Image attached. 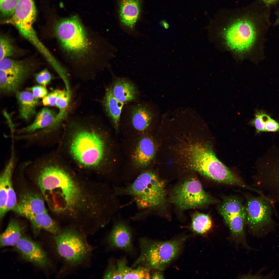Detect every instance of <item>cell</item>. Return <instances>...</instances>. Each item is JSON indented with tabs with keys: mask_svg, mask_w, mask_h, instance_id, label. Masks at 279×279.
Returning <instances> with one entry per match:
<instances>
[{
	"mask_svg": "<svg viewBox=\"0 0 279 279\" xmlns=\"http://www.w3.org/2000/svg\"><path fill=\"white\" fill-rule=\"evenodd\" d=\"M53 239L56 251L66 267L80 266L91 255V247L81 231L73 228L66 229L54 235Z\"/></svg>",
	"mask_w": 279,
	"mask_h": 279,
	"instance_id": "obj_7",
	"label": "cell"
},
{
	"mask_svg": "<svg viewBox=\"0 0 279 279\" xmlns=\"http://www.w3.org/2000/svg\"><path fill=\"white\" fill-rule=\"evenodd\" d=\"M107 241L111 247L127 252L133 250L131 230L128 223L124 220L119 219L115 222Z\"/></svg>",
	"mask_w": 279,
	"mask_h": 279,
	"instance_id": "obj_17",
	"label": "cell"
},
{
	"mask_svg": "<svg viewBox=\"0 0 279 279\" xmlns=\"http://www.w3.org/2000/svg\"><path fill=\"white\" fill-rule=\"evenodd\" d=\"M117 195L131 197L138 211L132 217L134 220L147 218L151 212L163 207L166 201L165 183L152 171L141 173L125 186H114Z\"/></svg>",
	"mask_w": 279,
	"mask_h": 279,
	"instance_id": "obj_3",
	"label": "cell"
},
{
	"mask_svg": "<svg viewBox=\"0 0 279 279\" xmlns=\"http://www.w3.org/2000/svg\"><path fill=\"white\" fill-rule=\"evenodd\" d=\"M14 246L16 251L24 259L35 266L45 269L51 265L43 248L30 238L22 236Z\"/></svg>",
	"mask_w": 279,
	"mask_h": 279,
	"instance_id": "obj_13",
	"label": "cell"
},
{
	"mask_svg": "<svg viewBox=\"0 0 279 279\" xmlns=\"http://www.w3.org/2000/svg\"><path fill=\"white\" fill-rule=\"evenodd\" d=\"M22 229L18 221L12 219L4 231L0 235L1 247L14 246L22 237Z\"/></svg>",
	"mask_w": 279,
	"mask_h": 279,
	"instance_id": "obj_27",
	"label": "cell"
},
{
	"mask_svg": "<svg viewBox=\"0 0 279 279\" xmlns=\"http://www.w3.org/2000/svg\"><path fill=\"white\" fill-rule=\"evenodd\" d=\"M34 97L36 98H43L48 94L46 88L42 86H34L30 89Z\"/></svg>",
	"mask_w": 279,
	"mask_h": 279,
	"instance_id": "obj_36",
	"label": "cell"
},
{
	"mask_svg": "<svg viewBox=\"0 0 279 279\" xmlns=\"http://www.w3.org/2000/svg\"><path fill=\"white\" fill-rule=\"evenodd\" d=\"M16 97L20 117L26 121L29 120L36 114L38 99L35 98L32 92L27 91L17 92Z\"/></svg>",
	"mask_w": 279,
	"mask_h": 279,
	"instance_id": "obj_24",
	"label": "cell"
},
{
	"mask_svg": "<svg viewBox=\"0 0 279 279\" xmlns=\"http://www.w3.org/2000/svg\"><path fill=\"white\" fill-rule=\"evenodd\" d=\"M107 147L105 140L99 134L93 130L83 129L75 135L70 150L72 156L79 163L92 167L103 161Z\"/></svg>",
	"mask_w": 279,
	"mask_h": 279,
	"instance_id": "obj_6",
	"label": "cell"
},
{
	"mask_svg": "<svg viewBox=\"0 0 279 279\" xmlns=\"http://www.w3.org/2000/svg\"><path fill=\"white\" fill-rule=\"evenodd\" d=\"M19 31L21 35L35 46L50 65L55 62L56 59L40 41L33 27Z\"/></svg>",
	"mask_w": 279,
	"mask_h": 279,
	"instance_id": "obj_28",
	"label": "cell"
},
{
	"mask_svg": "<svg viewBox=\"0 0 279 279\" xmlns=\"http://www.w3.org/2000/svg\"><path fill=\"white\" fill-rule=\"evenodd\" d=\"M184 151L190 167L205 177L219 183L250 189L216 158L211 147L199 143L191 144Z\"/></svg>",
	"mask_w": 279,
	"mask_h": 279,
	"instance_id": "obj_4",
	"label": "cell"
},
{
	"mask_svg": "<svg viewBox=\"0 0 279 279\" xmlns=\"http://www.w3.org/2000/svg\"><path fill=\"white\" fill-rule=\"evenodd\" d=\"M218 209L229 227L234 241L250 248L246 241L244 229L246 222V211L242 201L236 196L226 197L223 198Z\"/></svg>",
	"mask_w": 279,
	"mask_h": 279,
	"instance_id": "obj_12",
	"label": "cell"
},
{
	"mask_svg": "<svg viewBox=\"0 0 279 279\" xmlns=\"http://www.w3.org/2000/svg\"><path fill=\"white\" fill-rule=\"evenodd\" d=\"M37 82L44 86L48 84L52 79L51 74L47 69H44L36 74L35 76Z\"/></svg>",
	"mask_w": 279,
	"mask_h": 279,
	"instance_id": "obj_34",
	"label": "cell"
},
{
	"mask_svg": "<svg viewBox=\"0 0 279 279\" xmlns=\"http://www.w3.org/2000/svg\"><path fill=\"white\" fill-rule=\"evenodd\" d=\"M184 240L158 242L141 238L139 242L140 253L132 267L141 265L151 270H163L177 255Z\"/></svg>",
	"mask_w": 279,
	"mask_h": 279,
	"instance_id": "obj_5",
	"label": "cell"
},
{
	"mask_svg": "<svg viewBox=\"0 0 279 279\" xmlns=\"http://www.w3.org/2000/svg\"><path fill=\"white\" fill-rule=\"evenodd\" d=\"M246 223L251 233L261 237L273 231L275 227L272 218L273 209L276 211L272 202L260 195L256 197L249 195L246 196Z\"/></svg>",
	"mask_w": 279,
	"mask_h": 279,
	"instance_id": "obj_9",
	"label": "cell"
},
{
	"mask_svg": "<svg viewBox=\"0 0 279 279\" xmlns=\"http://www.w3.org/2000/svg\"><path fill=\"white\" fill-rule=\"evenodd\" d=\"M15 151H11L8 161L3 170L0 177V218L2 219L7 213L6 206L7 199V181L9 177L12 175L15 165Z\"/></svg>",
	"mask_w": 279,
	"mask_h": 279,
	"instance_id": "obj_23",
	"label": "cell"
},
{
	"mask_svg": "<svg viewBox=\"0 0 279 279\" xmlns=\"http://www.w3.org/2000/svg\"><path fill=\"white\" fill-rule=\"evenodd\" d=\"M0 11L2 15L9 18L13 14L19 0H0Z\"/></svg>",
	"mask_w": 279,
	"mask_h": 279,
	"instance_id": "obj_33",
	"label": "cell"
},
{
	"mask_svg": "<svg viewBox=\"0 0 279 279\" xmlns=\"http://www.w3.org/2000/svg\"><path fill=\"white\" fill-rule=\"evenodd\" d=\"M54 33L64 61L81 77H94L109 68L117 51L105 38L86 29L76 16L58 21Z\"/></svg>",
	"mask_w": 279,
	"mask_h": 279,
	"instance_id": "obj_1",
	"label": "cell"
},
{
	"mask_svg": "<svg viewBox=\"0 0 279 279\" xmlns=\"http://www.w3.org/2000/svg\"><path fill=\"white\" fill-rule=\"evenodd\" d=\"M276 165L270 170L264 182L267 196L275 204L279 203V164Z\"/></svg>",
	"mask_w": 279,
	"mask_h": 279,
	"instance_id": "obj_26",
	"label": "cell"
},
{
	"mask_svg": "<svg viewBox=\"0 0 279 279\" xmlns=\"http://www.w3.org/2000/svg\"><path fill=\"white\" fill-rule=\"evenodd\" d=\"M164 278L163 275L159 272H156L151 275V279H163Z\"/></svg>",
	"mask_w": 279,
	"mask_h": 279,
	"instance_id": "obj_39",
	"label": "cell"
},
{
	"mask_svg": "<svg viewBox=\"0 0 279 279\" xmlns=\"http://www.w3.org/2000/svg\"><path fill=\"white\" fill-rule=\"evenodd\" d=\"M160 116L158 106L151 102L137 100L124 104L120 123L136 132H147Z\"/></svg>",
	"mask_w": 279,
	"mask_h": 279,
	"instance_id": "obj_10",
	"label": "cell"
},
{
	"mask_svg": "<svg viewBox=\"0 0 279 279\" xmlns=\"http://www.w3.org/2000/svg\"><path fill=\"white\" fill-rule=\"evenodd\" d=\"M57 114L53 110L43 108L37 114L32 123L15 131L16 135L30 134L48 126L54 130L62 121L58 118Z\"/></svg>",
	"mask_w": 279,
	"mask_h": 279,
	"instance_id": "obj_20",
	"label": "cell"
},
{
	"mask_svg": "<svg viewBox=\"0 0 279 279\" xmlns=\"http://www.w3.org/2000/svg\"><path fill=\"white\" fill-rule=\"evenodd\" d=\"M267 5L270 6L276 4L279 0H260Z\"/></svg>",
	"mask_w": 279,
	"mask_h": 279,
	"instance_id": "obj_38",
	"label": "cell"
},
{
	"mask_svg": "<svg viewBox=\"0 0 279 279\" xmlns=\"http://www.w3.org/2000/svg\"><path fill=\"white\" fill-rule=\"evenodd\" d=\"M77 183L63 170L58 179L50 208L58 213H71L85 207L86 198Z\"/></svg>",
	"mask_w": 279,
	"mask_h": 279,
	"instance_id": "obj_8",
	"label": "cell"
},
{
	"mask_svg": "<svg viewBox=\"0 0 279 279\" xmlns=\"http://www.w3.org/2000/svg\"><path fill=\"white\" fill-rule=\"evenodd\" d=\"M24 81L0 70V91L2 93L8 94L16 91Z\"/></svg>",
	"mask_w": 279,
	"mask_h": 279,
	"instance_id": "obj_29",
	"label": "cell"
},
{
	"mask_svg": "<svg viewBox=\"0 0 279 279\" xmlns=\"http://www.w3.org/2000/svg\"><path fill=\"white\" fill-rule=\"evenodd\" d=\"M35 233L41 229L44 230L53 235L60 233L62 231L59 225L51 218L48 212L33 215L28 219Z\"/></svg>",
	"mask_w": 279,
	"mask_h": 279,
	"instance_id": "obj_25",
	"label": "cell"
},
{
	"mask_svg": "<svg viewBox=\"0 0 279 279\" xmlns=\"http://www.w3.org/2000/svg\"><path fill=\"white\" fill-rule=\"evenodd\" d=\"M279 131V123L271 118L266 122L264 131L275 132Z\"/></svg>",
	"mask_w": 279,
	"mask_h": 279,
	"instance_id": "obj_37",
	"label": "cell"
},
{
	"mask_svg": "<svg viewBox=\"0 0 279 279\" xmlns=\"http://www.w3.org/2000/svg\"><path fill=\"white\" fill-rule=\"evenodd\" d=\"M277 18L274 22L273 24L274 26H279V8L278 9L275 13Z\"/></svg>",
	"mask_w": 279,
	"mask_h": 279,
	"instance_id": "obj_40",
	"label": "cell"
},
{
	"mask_svg": "<svg viewBox=\"0 0 279 279\" xmlns=\"http://www.w3.org/2000/svg\"><path fill=\"white\" fill-rule=\"evenodd\" d=\"M270 7L258 0L246 6L221 9L212 20L222 27L226 45L237 53L253 52L259 61L265 58V44L271 25Z\"/></svg>",
	"mask_w": 279,
	"mask_h": 279,
	"instance_id": "obj_2",
	"label": "cell"
},
{
	"mask_svg": "<svg viewBox=\"0 0 279 279\" xmlns=\"http://www.w3.org/2000/svg\"><path fill=\"white\" fill-rule=\"evenodd\" d=\"M155 152V147L152 140L148 136L142 137L138 142L131 155V159L134 170V179L148 166Z\"/></svg>",
	"mask_w": 279,
	"mask_h": 279,
	"instance_id": "obj_15",
	"label": "cell"
},
{
	"mask_svg": "<svg viewBox=\"0 0 279 279\" xmlns=\"http://www.w3.org/2000/svg\"><path fill=\"white\" fill-rule=\"evenodd\" d=\"M110 85L112 94L119 101L125 104L138 100L139 96L136 85L130 79L117 76L113 74Z\"/></svg>",
	"mask_w": 279,
	"mask_h": 279,
	"instance_id": "obj_19",
	"label": "cell"
},
{
	"mask_svg": "<svg viewBox=\"0 0 279 279\" xmlns=\"http://www.w3.org/2000/svg\"><path fill=\"white\" fill-rule=\"evenodd\" d=\"M141 0H119L120 23L122 29L129 35L134 37L141 36L135 29L139 17Z\"/></svg>",
	"mask_w": 279,
	"mask_h": 279,
	"instance_id": "obj_14",
	"label": "cell"
},
{
	"mask_svg": "<svg viewBox=\"0 0 279 279\" xmlns=\"http://www.w3.org/2000/svg\"><path fill=\"white\" fill-rule=\"evenodd\" d=\"M102 105L105 113L117 130L119 126L121 115L124 104L113 95L110 85L106 87Z\"/></svg>",
	"mask_w": 279,
	"mask_h": 279,
	"instance_id": "obj_21",
	"label": "cell"
},
{
	"mask_svg": "<svg viewBox=\"0 0 279 279\" xmlns=\"http://www.w3.org/2000/svg\"><path fill=\"white\" fill-rule=\"evenodd\" d=\"M43 198L37 193L26 192L22 194L17 201L13 211L28 219L33 215L47 212Z\"/></svg>",
	"mask_w": 279,
	"mask_h": 279,
	"instance_id": "obj_18",
	"label": "cell"
},
{
	"mask_svg": "<svg viewBox=\"0 0 279 279\" xmlns=\"http://www.w3.org/2000/svg\"><path fill=\"white\" fill-rule=\"evenodd\" d=\"M17 50L10 38L2 34L0 37V60L10 58L17 53Z\"/></svg>",
	"mask_w": 279,
	"mask_h": 279,
	"instance_id": "obj_31",
	"label": "cell"
},
{
	"mask_svg": "<svg viewBox=\"0 0 279 279\" xmlns=\"http://www.w3.org/2000/svg\"><path fill=\"white\" fill-rule=\"evenodd\" d=\"M270 118L266 113L257 112L255 118L251 121V124L255 127L257 133L264 131L266 123Z\"/></svg>",
	"mask_w": 279,
	"mask_h": 279,
	"instance_id": "obj_32",
	"label": "cell"
},
{
	"mask_svg": "<svg viewBox=\"0 0 279 279\" xmlns=\"http://www.w3.org/2000/svg\"><path fill=\"white\" fill-rule=\"evenodd\" d=\"M212 222L208 215L197 213L193 215L191 227L193 230L197 234L203 235L208 232L211 229Z\"/></svg>",
	"mask_w": 279,
	"mask_h": 279,
	"instance_id": "obj_30",
	"label": "cell"
},
{
	"mask_svg": "<svg viewBox=\"0 0 279 279\" xmlns=\"http://www.w3.org/2000/svg\"><path fill=\"white\" fill-rule=\"evenodd\" d=\"M172 203L183 210L196 208L217 203L218 200L206 192L198 180L192 179L183 182L173 190Z\"/></svg>",
	"mask_w": 279,
	"mask_h": 279,
	"instance_id": "obj_11",
	"label": "cell"
},
{
	"mask_svg": "<svg viewBox=\"0 0 279 279\" xmlns=\"http://www.w3.org/2000/svg\"><path fill=\"white\" fill-rule=\"evenodd\" d=\"M59 91V89L55 90L43 98V104L45 106H55Z\"/></svg>",
	"mask_w": 279,
	"mask_h": 279,
	"instance_id": "obj_35",
	"label": "cell"
},
{
	"mask_svg": "<svg viewBox=\"0 0 279 279\" xmlns=\"http://www.w3.org/2000/svg\"><path fill=\"white\" fill-rule=\"evenodd\" d=\"M34 63L31 59L16 60L10 58L0 60V70L9 74L26 78L34 67Z\"/></svg>",
	"mask_w": 279,
	"mask_h": 279,
	"instance_id": "obj_22",
	"label": "cell"
},
{
	"mask_svg": "<svg viewBox=\"0 0 279 279\" xmlns=\"http://www.w3.org/2000/svg\"><path fill=\"white\" fill-rule=\"evenodd\" d=\"M36 16L33 0H19L13 15L3 23L12 25L19 30L33 27Z\"/></svg>",
	"mask_w": 279,
	"mask_h": 279,
	"instance_id": "obj_16",
	"label": "cell"
}]
</instances>
